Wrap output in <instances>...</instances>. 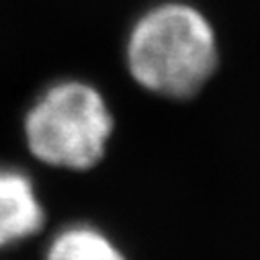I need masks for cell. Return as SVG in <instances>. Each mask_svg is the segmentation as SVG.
Masks as SVG:
<instances>
[{"instance_id":"cell-1","label":"cell","mask_w":260,"mask_h":260,"mask_svg":"<svg viewBox=\"0 0 260 260\" xmlns=\"http://www.w3.org/2000/svg\"><path fill=\"white\" fill-rule=\"evenodd\" d=\"M219 61L211 21L192 5L162 3L148 9L129 29L127 72L148 92L190 99L213 76Z\"/></svg>"},{"instance_id":"cell-2","label":"cell","mask_w":260,"mask_h":260,"mask_svg":"<svg viewBox=\"0 0 260 260\" xmlns=\"http://www.w3.org/2000/svg\"><path fill=\"white\" fill-rule=\"evenodd\" d=\"M115 117L90 82L68 78L41 90L31 103L23 134L31 156L59 170H92L107 154Z\"/></svg>"},{"instance_id":"cell-3","label":"cell","mask_w":260,"mask_h":260,"mask_svg":"<svg viewBox=\"0 0 260 260\" xmlns=\"http://www.w3.org/2000/svg\"><path fill=\"white\" fill-rule=\"evenodd\" d=\"M45 209L33 178L17 166H0V250L37 236Z\"/></svg>"},{"instance_id":"cell-4","label":"cell","mask_w":260,"mask_h":260,"mask_svg":"<svg viewBox=\"0 0 260 260\" xmlns=\"http://www.w3.org/2000/svg\"><path fill=\"white\" fill-rule=\"evenodd\" d=\"M43 260H127V256L96 225L70 223L51 236Z\"/></svg>"}]
</instances>
